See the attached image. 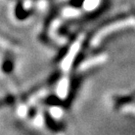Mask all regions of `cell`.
Segmentation results:
<instances>
[{"mask_svg": "<svg viewBox=\"0 0 135 135\" xmlns=\"http://www.w3.org/2000/svg\"><path fill=\"white\" fill-rule=\"evenodd\" d=\"M50 113H51V115L53 116L54 118H59L61 116V114H62V111H61V109L59 107L54 106L50 109Z\"/></svg>", "mask_w": 135, "mask_h": 135, "instance_id": "6da1fadb", "label": "cell"}]
</instances>
